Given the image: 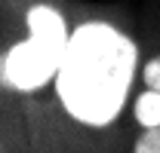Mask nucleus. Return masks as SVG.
<instances>
[{
	"instance_id": "5",
	"label": "nucleus",
	"mask_w": 160,
	"mask_h": 153,
	"mask_svg": "<svg viewBox=\"0 0 160 153\" xmlns=\"http://www.w3.org/2000/svg\"><path fill=\"white\" fill-rule=\"evenodd\" d=\"M145 83H148V89L160 92V58H154V61L145 67Z\"/></svg>"
},
{
	"instance_id": "4",
	"label": "nucleus",
	"mask_w": 160,
	"mask_h": 153,
	"mask_svg": "<svg viewBox=\"0 0 160 153\" xmlns=\"http://www.w3.org/2000/svg\"><path fill=\"white\" fill-rule=\"evenodd\" d=\"M136 153H160V129H148L136 144Z\"/></svg>"
},
{
	"instance_id": "3",
	"label": "nucleus",
	"mask_w": 160,
	"mask_h": 153,
	"mask_svg": "<svg viewBox=\"0 0 160 153\" xmlns=\"http://www.w3.org/2000/svg\"><path fill=\"white\" fill-rule=\"evenodd\" d=\"M136 119L145 129H160V92L148 89L145 95H139V101H136Z\"/></svg>"
},
{
	"instance_id": "2",
	"label": "nucleus",
	"mask_w": 160,
	"mask_h": 153,
	"mask_svg": "<svg viewBox=\"0 0 160 153\" xmlns=\"http://www.w3.org/2000/svg\"><path fill=\"white\" fill-rule=\"evenodd\" d=\"M28 40L16 43L0 58V83L19 92H34L59 74L71 40L65 19L52 6H34L28 12Z\"/></svg>"
},
{
	"instance_id": "1",
	"label": "nucleus",
	"mask_w": 160,
	"mask_h": 153,
	"mask_svg": "<svg viewBox=\"0 0 160 153\" xmlns=\"http://www.w3.org/2000/svg\"><path fill=\"white\" fill-rule=\"evenodd\" d=\"M136 74V46L105 21H86L68 40L56 74L62 104L83 126L114 123Z\"/></svg>"
}]
</instances>
